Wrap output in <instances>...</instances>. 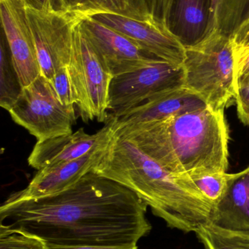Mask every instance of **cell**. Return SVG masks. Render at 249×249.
<instances>
[{
	"instance_id": "52a82bcc",
	"label": "cell",
	"mask_w": 249,
	"mask_h": 249,
	"mask_svg": "<svg viewBox=\"0 0 249 249\" xmlns=\"http://www.w3.org/2000/svg\"><path fill=\"white\" fill-rule=\"evenodd\" d=\"M185 87L183 66L164 60L130 72L114 76L109 90V118L118 119L148 99Z\"/></svg>"
},
{
	"instance_id": "cb8c5ba5",
	"label": "cell",
	"mask_w": 249,
	"mask_h": 249,
	"mask_svg": "<svg viewBox=\"0 0 249 249\" xmlns=\"http://www.w3.org/2000/svg\"><path fill=\"white\" fill-rule=\"evenodd\" d=\"M235 102L240 121L249 124V74L237 80Z\"/></svg>"
},
{
	"instance_id": "e0dca14e",
	"label": "cell",
	"mask_w": 249,
	"mask_h": 249,
	"mask_svg": "<svg viewBox=\"0 0 249 249\" xmlns=\"http://www.w3.org/2000/svg\"><path fill=\"white\" fill-rule=\"evenodd\" d=\"M172 17L179 31L176 35L186 48L203 38L208 22L203 0H175Z\"/></svg>"
},
{
	"instance_id": "d4e9b609",
	"label": "cell",
	"mask_w": 249,
	"mask_h": 249,
	"mask_svg": "<svg viewBox=\"0 0 249 249\" xmlns=\"http://www.w3.org/2000/svg\"><path fill=\"white\" fill-rule=\"evenodd\" d=\"M175 1V0H146L153 20L171 29Z\"/></svg>"
},
{
	"instance_id": "9c48e42d",
	"label": "cell",
	"mask_w": 249,
	"mask_h": 249,
	"mask_svg": "<svg viewBox=\"0 0 249 249\" xmlns=\"http://www.w3.org/2000/svg\"><path fill=\"white\" fill-rule=\"evenodd\" d=\"M90 17L127 36L146 53L175 65H183L185 45L172 29L153 19L137 20L107 13Z\"/></svg>"
},
{
	"instance_id": "83f0119b",
	"label": "cell",
	"mask_w": 249,
	"mask_h": 249,
	"mask_svg": "<svg viewBox=\"0 0 249 249\" xmlns=\"http://www.w3.org/2000/svg\"><path fill=\"white\" fill-rule=\"evenodd\" d=\"M49 249H138L137 246L105 247V246H57L48 244Z\"/></svg>"
},
{
	"instance_id": "7402d4cb",
	"label": "cell",
	"mask_w": 249,
	"mask_h": 249,
	"mask_svg": "<svg viewBox=\"0 0 249 249\" xmlns=\"http://www.w3.org/2000/svg\"><path fill=\"white\" fill-rule=\"evenodd\" d=\"M0 249H49L43 240L0 225Z\"/></svg>"
},
{
	"instance_id": "d6986e66",
	"label": "cell",
	"mask_w": 249,
	"mask_h": 249,
	"mask_svg": "<svg viewBox=\"0 0 249 249\" xmlns=\"http://www.w3.org/2000/svg\"><path fill=\"white\" fill-rule=\"evenodd\" d=\"M205 249H249V231H233L211 222L195 231Z\"/></svg>"
},
{
	"instance_id": "8fae6325",
	"label": "cell",
	"mask_w": 249,
	"mask_h": 249,
	"mask_svg": "<svg viewBox=\"0 0 249 249\" xmlns=\"http://www.w3.org/2000/svg\"><path fill=\"white\" fill-rule=\"evenodd\" d=\"M80 23L114 77L143 68L157 59L146 53L127 36L90 16L81 18Z\"/></svg>"
},
{
	"instance_id": "f546056e",
	"label": "cell",
	"mask_w": 249,
	"mask_h": 249,
	"mask_svg": "<svg viewBox=\"0 0 249 249\" xmlns=\"http://www.w3.org/2000/svg\"><path fill=\"white\" fill-rule=\"evenodd\" d=\"M67 0H50L51 11L55 13H67Z\"/></svg>"
},
{
	"instance_id": "4fadbf2b",
	"label": "cell",
	"mask_w": 249,
	"mask_h": 249,
	"mask_svg": "<svg viewBox=\"0 0 249 249\" xmlns=\"http://www.w3.org/2000/svg\"><path fill=\"white\" fill-rule=\"evenodd\" d=\"M108 144L78 159L39 170L26 188L10 195L4 203L37 200L68 190L100 162Z\"/></svg>"
},
{
	"instance_id": "6da1fadb",
	"label": "cell",
	"mask_w": 249,
	"mask_h": 249,
	"mask_svg": "<svg viewBox=\"0 0 249 249\" xmlns=\"http://www.w3.org/2000/svg\"><path fill=\"white\" fill-rule=\"evenodd\" d=\"M147 208L130 189L90 171L58 194L3 203L0 225L50 245L137 246L152 231Z\"/></svg>"
},
{
	"instance_id": "8992f818",
	"label": "cell",
	"mask_w": 249,
	"mask_h": 249,
	"mask_svg": "<svg viewBox=\"0 0 249 249\" xmlns=\"http://www.w3.org/2000/svg\"><path fill=\"white\" fill-rule=\"evenodd\" d=\"M7 112L38 142L73 133L76 122L74 106L62 105L52 85L42 75L21 89Z\"/></svg>"
},
{
	"instance_id": "5b68a950",
	"label": "cell",
	"mask_w": 249,
	"mask_h": 249,
	"mask_svg": "<svg viewBox=\"0 0 249 249\" xmlns=\"http://www.w3.org/2000/svg\"><path fill=\"white\" fill-rule=\"evenodd\" d=\"M80 20L73 30L68 65L76 105L84 122L96 120L106 123L109 119V90L114 76L85 35Z\"/></svg>"
},
{
	"instance_id": "277c9868",
	"label": "cell",
	"mask_w": 249,
	"mask_h": 249,
	"mask_svg": "<svg viewBox=\"0 0 249 249\" xmlns=\"http://www.w3.org/2000/svg\"><path fill=\"white\" fill-rule=\"evenodd\" d=\"M185 87L216 111H225L236 92L237 75L232 39L219 32L206 34L186 48L183 63Z\"/></svg>"
},
{
	"instance_id": "ba28073f",
	"label": "cell",
	"mask_w": 249,
	"mask_h": 249,
	"mask_svg": "<svg viewBox=\"0 0 249 249\" xmlns=\"http://www.w3.org/2000/svg\"><path fill=\"white\" fill-rule=\"evenodd\" d=\"M41 75L51 81L56 71L68 67L73 30L80 20L70 13L39 11L26 5Z\"/></svg>"
},
{
	"instance_id": "7a4b0ae2",
	"label": "cell",
	"mask_w": 249,
	"mask_h": 249,
	"mask_svg": "<svg viewBox=\"0 0 249 249\" xmlns=\"http://www.w3.org/2000/svg\"><path fill=\"white\" fill-rule=\"evenodd\" d=\"M92 172L134 192L169 228L195 232L211 222L213 206L192 178L170 172L115 133Z\"/></svg>"
},
{
	"instance_id": "603a6c76",
	"label": "cell",
	"mask_w": 249,
	"mask_h": 249,
	"mask_svg": "<svg viewBox=\"0 0 249 249\" xmlns=\"http://www.w3.org/2000/svg\"><path fill=\"white\" fill-rule=\"evenodd\" d=\"M50 83L52 85L57 97L62 105L66 106L76 105V99L71 79L69 74L68 67H63L58 69Z\"/></svg>"
},
{
	"instance_id": "ac0fdd59",
	"label": "cell",
	"mask_w": 249,
	"mask_h": 249,
	"mask_svg": "<svg viewBox=\"0 0 249 249\" xmlns=\"http://www.w3.org/2000/svg\"><path fill=\"white\" fill-rule=\"evenodd\" d=\"M249 4V0H210L207 26L203 36L219 32L230 37L247 16Z\"/></svg>"
},
{
	"instance_id": "5bb4252c",
	"label": "cell",
	"mask_w": 249,
	"mask_h": 249,
	"mask_svg": "<svg viewBox=\"0 0 249 249\" xmlns=\"http://www.w3.org/2000/svg\"><path fill=\"white\" fill-rule=\"evenodd\" d=\"M209 107L202 98L186 87L170 90L148 99L144 103L114 119V128L162 121L174 115Z\"/></svg>"
},
{
	"instance_id": "ffe728a7",
	"label": "cell",
	"mask_w": 249,
	"mask_h": 249,
	"mask_svg": "<svg viewBox=\"0 0 249 249\" xmlns=\"http://www.w3.org/2000/svg\"><path fill=\"white\" fill-rule=\"evenodd\" d=\"M5 40L1 37L0 44V106L8 111L17 100L22 89L13 68Z\"/></svg>"
},
{
	"instance_id": "2e32d148",
	"label": "cell",
	"mask_w": 249,
	"mask_h": 249,
	"mask_svg": "<svg viewBox=\"0 0 249 249\" xmlns=\"http://www.w3.org/2000/svg\"><path fill=\"white\" fill-rule=\"evenodd\" d=\"M67 13H72L80 18L107 13L137 20L153 19L146 0H67Z\"/></svg>"
},
{
	"instance_id": "3957f363",
	"label": "cell",
	"mask_w": 249,
	"mask_h": 249,
	"mask_svg": "<svg viewBox=\"0 0 249 249\" xmlns=\"http://www.w3.org/2000/svg\"><path fill=\"white\" fill-rule=\"evenodd\" d=\"M114 133L176 175L192 178L228 171L230 136L225 111L206 107L162 121L114 128Z\"/></svg>"
},
{
	"instance_id": "9a60e30c",
	"label": "cell",
	"mask_w": 249,
	"mask_h": 249,
	"mask_svg": "<svg viewBox=\"0 0 249 249\" xmlns=\"http://www.w3.org/2000/svg\"><path fill=\"white\" fill-rule=\"evenodd\" d=\"M210 222L225 229L249 231V166L238 173L213 208Z\"/></svg>"
},
{
	"instance_id": "484cf974",
	"label": "cell",
	"mask_w": 249,
	"mask_h": 249,
	"mask_svg": "<svg viewBox=\"0 0 249 249\" xmlns=\"http://www.w3.org/2000/svg\"><path fill=\"white\" fill-rule=\"evenodd\" d=\"M237 80L249 74V45L234 47Z\"/></svg>"
},
{
	"instance_id": "4316f807",
	"label": "cell",
	"mask_w": 249,
	"mask_h": 249,
	"mask_svg": "<svg viewBox=\"0 0 249 249\" xmlns=\"http://www.w3.org/2000/svg\"><path fill=\"white\" fill-rule=\"evenodd\" d=\"M230 38L234 47L249 45V11Z\"/></svg>"
},
{
	"instance_id": "f1b7e54d",
	"label": "cell",
	"mask_w": 249,
	"mask_h": 249,
	"mask_svg": "<svg viewBox=\"0 0 249 249\" xmlns=\"http://www.w3.org/2000/svg\"><path fill=\"white\" fill-rule=\"evenodd\" d=\"M27 7L39 11H51L50 0H23Z\"/></svg>"
},
{
	"instance_id": "30bf717a",
	"label": "cell",
	"mask_w": 249,
	"mask_h": 249,
	"mask_svg": "<svg viewBox=\"0 0 249 249\" xmlns=\"http://www.w3.org/2000/svg\"><path fill=\"white\" fill-rule=\"evenodd\" d=\"M0 17L13 68L21 89L41 75L23 0H0Z\"/></svg>"
},
{
	"instance_id": "7c38bea8",
	"label": "cell",
	"mask_w": 249,
	"mask_h": 249,
	"mask_svg": "<svg viewBox=\"0 0 249 249\" xmlns=\"http://www.w3.org/2000/svg\"><path fill=\"white\" fill-rule=\"evenodd\" d=\"M114 133V121L94 134L80 128L75 133L38 142L28 158L29 166L37 171L78 159L109 143Z\"/></svg>"
},
{
	"instance_id": "44dd1931",
	"label": "cell",
	"mask_w": 249,
	"mask_h": 249,
	"mask_svg": "<svg viewBox=\"0 0 249 249\" xmlns=\"http://www.w3.org/2000/svg\"><path fill=\"white\" fill-rule=\"evenodd\" d=\"M238 176L227 172L205 174L193 177L192 179L204 196L216 206L225 196L230 185ZM214 208V207H213Z\"/></svg>"
}]
</instances>
